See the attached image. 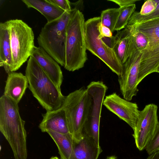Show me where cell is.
<instances>
[{"mask_svg":"<svg viewBox=\"0 0 159 159\" xmlns=\"http://www.w3.org/2000/svg\"><path fill=\"white\" fill-rule=\"evenodd\" d=\"M103 105L134 130L140 111L136 103L122 98L113 93L106 96Z\"/></svg>","mask_w":159,"mask_h":159,"instance_id":"obj_12","label":"cell"},{"mask_svg":"<svg viewBox=\"0 0 159 159\" xmlns=\"http://www.w3.org/2000/svg\"><path fill=\"white\" fill-rule=\"evenodd\" d=\"M146 159H159V150L149 155Z\"/></svg>","mask_w":159,"mask_h":159,"instance_id":"obj_30","label":"cell"},{"mask_svg":"<svg viewBox=\"0 0 159 159\" xmlns=\"http://www.w3.org/2000/svg\"><path fill=\"white\" fill-rule=\"evenodd\" d=\"M100 16L90 18L84 23V33L87 50L99 58L118 76L122 73L123 65L113 49L99 38V25Z\"/></svg>","mask_w":159,"mask_h":159,"instance_id":"obj_8","label":"cell"},{"mask_svg":"<svg viewBox=\"0 0 159 159\" xmlns=\"http://www.w3.org/2000/svg\"><path fill=\"white\" fill-rule=\"evenodd\" d=\"M120 13L114 31H119L124 29L136 8L135 4L123 7H120Z\"/></svg>","mask_w":159,"mask_h":159,"instance_id":"obj_22","label":"cell"},{"mask_svg":"<svg viewBox=\"0 0 159 159\" xmlns=\"http://www.w3.org/2000/svg\"><path fill=\"white\" fill-rule=\"evenodd\" d=\"M156 72H157V73H159V66L157 68V69L156 70Z\"/></svg>","mask_w":159,"mask_h":159,"instance_id":"obj_34","label":"cell"},{"mask_svg":"<svg viewBox=\"0 0 159 159\" xmlns=\"http://www.w3.org/2000/svg\"><path fill=\"white\" fill-rule=\"evenodd\" d=\"M157 6L155 0H148L142 5L139 14L142 16H148L156 10Z\"/></svg>","mask_w":159,"mask_h":159,"instance_id":"obj_26","label":"cell"},{"mask_svg":"<svg viewBox=\"0 0 159 159\" xmlns=\"http://www.w3.org/2000/svg\"><path fill=\"white\" fill-rule=\"evenodd\" d=\"M48 1L65 11H71V2L68 0H48Z\"/></svg>","mask_w":159,"mask_h":159,"instance_id":"obj_27","label":"cell"},{"mask_svg":"<svg viewBox=\"0 0 159 159\" xmlns=\"http://www.w3.org/2000/svg\"><path fill=\"white\" fill-rule=\"evenodd\" d=\"M0 66L6 72H11L12 66L9 34L6 21L0 23Z\"/></svg>","mask_w":159,"mask_h":159,"instance_id":"obj_18","label":"cell"},{"mask_svg":"<svg viewBox=\"0 0 159 159\" xmlns=\"http://www.w3.org/2000/svg\"><path fill=\"white\" fill-rule=\"evenodd\" d=\"M157 3V6L156 10L159 9V0H155Z\"/></svg>","mask_w":159,"mask_h":159,"instance_id":"obj_32","label":"cell"},{"mask_svg":"<svg viewBox=\"0 0 159 159\" xmlns=\"http://www.w3.org/2000/svg\"><path fill=\"white\" fill-rule=\"evenodd\" d=\"M71 11H66L59 18L46 24L37 38L39 46L64 67L66 62V29Z\"/></svg>","mask_w":159,"mask_h":159,"instance_id":"obj_4","label":"cell"},{"mask_svg":"<svg viewBox=\"0 0 159 159\" xmlns=\"http://www.w3.org/2000/svg\"><path fill=\"white\" fill-rule=\"evenodd\" d=\"M84 18L76 7L72 8L66 29L65 68L74 71L83 68L87 60Z\"/></svg>","mask_w":159,"mask_h":159,"instance_id":"obj_3","label":"cell"},{"mask_svg":"<svg viewBox=\"0 0 159 159\" xmlns=\"http://www.w3.org/2000/svg\"><path fill=\"white\" fill-rule=\"evenodd\" d=\"M31 56L60 89L63 80L62 72L59 64L40 47H35Z\"/></svg>","mask_w":159,"mask_h":159,"instance_id":"obj_13","label":"cell"},{"mask_svg":"<svg viewBox=\"0 0 159 159\" xmlns=\"http://www.w3.org/2000/svg\"><path fill=\"white\" fill-rule=\"evenodd\" d=\"M106 159H117V157L115 156L108 157Z\"/></svg>","mask_w":159,"mask_h":159,"instance_id":"obj_31","label":"cell"},{"mask_svg":"<svg viewBox=\"0 0 159 159\" xmlns=\"http://www.w3.org/2000/svg\"><path fill=\"white\" fill-rule=\"evenodd\" d=\"M120 13V8H111L102 11L100 16L101 23L113 33Z\"/></svg>","mask_w":159,"mask_h":159,"instance_id":"obj_23","label":"cell"},{"mask_svg":"<svg viewBox=\"0 0 159 159\" xmlns=\"http://www.w3.org/2000/svg\"><path fill=\"white\" fill-rule=\"evenodd\" d=\"M157 109V105L150 103L139 111L132 136L136 147L140 151L145 149L155 132L159 122Z\"/></svg>","mask_w":159,"mask_h":159,"instance_id":"obj_10","label":"cell"},{"mask_svg":"<svg viewBox=\"0 0 159 159\" xmlns=\"http://www.w3.org/2000/svg\"><path fill=\"white\" fill-rule=\"evenodd\" d=\"M11 52L12 66L11 70H18L31 56L35 47L32 29L21 20L6 21Z\"/></svg>","mask_w":159,"mask_h":159,"instance_id":"obj_6","label":"cell"},{"mask_svg":"<svg viewBox=\"0 0 159 159\" xmlns=\"http://www.w3.org/2000/svg\"><path fill=\"white\" fill-rule=\"evenodd\" d=\"M42 116L43 120L39 126L42 132L51 131L61 134L70 133L65 112L61 107L47 111Z\"/></svg>","mask_w":159,"mask_h":159,"instance_id":"obj_14","label":"cell"},{"mask_svg":"<svg viewBox=\"0 0 159 159\" xmlns=\"http://www.w3.org/2000/svg\"><path fill=\"white\" fill-rule=\"evenodd\" d=\"M102 152L92 137L84 134L79 142L74 141L72 155L71 159H98Z\"/></svg>","mask_w":159,"mask_h":159,"instance_id":"obj_16","label":"cell"},{"mask_svg":"<svg viewBox=\"0 0 159 159\" xmlns=\"http://www.w3.org/2000/svg\"><path fill=\"white\" fill-rule=\"evenodd\" d=\"M127 25L143 33L148 41L141 57L139 84L146 76L156 72L159 66V17L138 22H128Z\"/></svg>","mask_w":159,"mask_h":159,"instance_id":"obj_5","label":"cell"},{"mask_svg":"<svg viewBox=\"0 0 159 159\" xmlns=\"http://www.w3.org/2000/svg\"><path fill=\"white\" fill-rule=\"evenodd\" d=\"M89 98L86 89L82 87L65 97L61 108L65 111L69 129L74 141L83 137Z\"/></svg>","mask_w":159,"mask_h":159,"instance_id":"obj_7","label":"cell"},{"mask_svg":"<svg viewBox=\"0 0 159 159\" xmlns=\"http://www.w3.org/2000/svg\"><path fill=\"white\" fill-rule=\"evenodd\" d=\"M125 28L129 38L126 54L127 60L134 53L139 51L142 53L148 46V41L146 36L142 32L127 25Z\"/></svg>","mask_w":159,"mask_h":159,"instance_id":"obj_19","label":"cell"},{"mask_svg":"<svg viewBox=\"0 0 159 159\" xmlns=\"http://www.w3.org/2000/svg\"><path fill=\"white\" fill-rule=\"evenodd\" d=\"M142 53L137 51L123 64L121 74L118 76L120 91L123 98L130 101L139 91L137 83Z\"/></svg>","mask_w":159,"mask_h":159,"instance_id":"obj_11","label":"cell"},{"mask_svg":"<svg viewBox=\"0 0 159 159\" xmlns=\"http://www.w3.org/2000/svg\"><path fill=\"white\" fill-rule=\"evenodd\" d=\"M129 34L125 28L117 31L114 36L112 49L117 57L122 64L126 61V54L128 41Z\"/></svg>","mask_w":159,"mask_h":159,"instance_id":"obj_21","label":"cell"},{"mask_svg":"<svg viewBox=\"0 0 159 159\" xmlns=\"http://www.w3.org/2000/svg\"><path fill=\"white\" fill-rule=\"evenodd\" d=\"M99 34L98 37L101 39L103 37H111L113 36L112 32L107 27L103 25L100 22L98 26Z\"/></svg>","mask_w":159,"mask_h":159,"instance_id":"obj_28","label":"cell"},{"mask_svg":"<svg viewBox=\"0 0 159 159\" xmlns=\"http://www.w3.org/2000/svg\"><path fill=\"white\" fill-rule=\"evenodd\" d=\"M29 86L25 75L21 73L10 72L6 82L3 95L18 104Z\"/></svg>","mask_w":159,"mask_h":159,"instance_id":"obj_15","label":"cell"},{"mask_svg":"<svg viewBox=\"0 0 159 159\" xmlns=\"http://www.w3.org/2000/svg\"><path fill=\"white\" fill-rule=\"evenodd\" d=\"M29 8H33L43 15L47 20L52 22L61 16L65 11L48 0H22Z\"/></svg>","mask_w":159,"mask_h":159,"instance_id":"obj_17","label":"cell"},{"mask_svg":"<svg viewBox=\"0 0 159 159\" xmlns=\"http://www.w3.org/2000/svg\"><path fill=\"white\" fill-rule=\"evenodd\" d=\"M159 17V9L155 10L151 14L147 16L140 15L139 12L134 11L130 18L129 22H138L148 20Z\"/></svg>","mask_w":159,"mask_h":159,"instance_id":"obj_25","label":"cell"},{"mask_svg":"<svg viewBox=\"0 0 159 159\" xmlns=\"http://www.w3.org/2000/svg\"><path fill=\"white\" fill-rule=\"evenodd\" d=\"M47 133L56 144L60 159H71L73 152L74 140L70 133L61 134L51 131Z\"/></svg>","mask_w":159,"mask_h":159,"instance_id":"obj_20","label":"cell"},{"mask_svg":"<svg viewBox=\"0 0 159 159\" xmlns=\"http://www.w3.org/2000/svg\"><path fill=\"white\" fill-rule=\"evenodd\" d=\"M25 72L30 90L43 108L47 111L61 107L65 96L32 56L27 61Z\"/></svg>","mask_w":159,"mask_h":159,"instance_id":"obj_2","label":"cell"},{"mask_svg":"<svg viewBox=\"0 0 159 159\" xmlns=\"http://www.w3.org/2000/svg\"><path fill=\"white\" fill-rule=\"evenodd\" d=\"M50 159H60L58 157L56 156H53L51 157Z\"/></svg>","mask_w":159,"mask_h":159,"instance_id":"obj_33","label":"cell"},{"mask_svg":"<svg viewBox=\"0 0 159 159\" xmlns=\"http://www.w3.org/2000/svg\"><path fill=\"white\" fill-rule=\"evenodd\" d=\"M89 98L84 134L99 145V125L102 105L107 87L102 81H92L86 88Z\"/></svg>","mask_w":159,"mask_h":159,"instance_id":"obj_9","label":"cell"},{"mask_svg":"<svg viewBox=\"0 0 159 159\" xmlns=\"http://www.w3.org/2000/svg\"><path fill=\"white\" fill-rule=\"evenodd\" d=\"M25 121L21 118L18 103L3 95L0 98V131L7 141L14 159H27Z\"/></svg>","mask_w":159,"mask_h":159,"instance_id":"obj_1","label":"cell"},{"mask_svg":"<svg viewBox=\"0 0 159 159\" xmlns=\"http://www.w3.org/2000/svg\"><path fill=\"white\" fill-rule=\"evenodd\" d=\"M108 1L113 2L118 4L120 7L127 6L133 4L139 0H108Z\"/></svg>","mask_w":159,"mask_h":159,"instance_id":"obj_29","label":"cell"},{"mask_svg":"<svg viewBox=\"0 0 159 159\" xmlns=\"http://www.w3.org/2000/svg\"><path fill=\"white\" fill-rule=\"evenodd\" d=\"M145 149L149 155L159 150V122L157 124L153 135Z\"/></svg>","mask_w":159,"mask_h":159,"instance_id":"obj_24","label":"cell"}]
</instances>
